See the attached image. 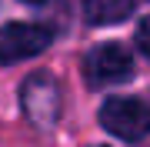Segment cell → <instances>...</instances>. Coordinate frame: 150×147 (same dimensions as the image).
Returning a JSON list of instances; mask_svg holds the SVG:
<instances>
[{"mask_svg": "<svg viewBox=\"0 0 150 147\" xmlns=\"http://www.w3.org/2000/svg\"><path fill=\"white\" fill-rule=\"evenodd\" d=\"M20 104H23V114L37 127L57 124V117H60V84H57V77L47 74V70L30 74L20 87Z\"/></svg>", "mask_w": 150, "mask_h": 147, "instance_id": "obj_1", "label": "cell"}, {"mask_svg": "<svg viewBox=\"0 0 150 147\" xmlns=\"http://www.w3.org/2000/svg\"><path fill=\"white\" fill-rule=\"evenodd\" d=\"M50 40H54V30L47 23H33V20L7 23V27H0V64L37 57L40 50L50 47Z\"/></svg>", "mask_w": 150, "mask_h": 147, "instance_id": "obj_2", "label": "cell"}, {"mask_svg": "<svg viewBox=\"0 0 150 147\" xmlns=\"http://www.w3.org/2000/svg\"><path fill=\"white\" fill-rule=\"evenodd\" d=\"M83 74L93 87H103V84H120L130 80L134 74V57L130 50H123L120 44H97L87 50L83 57Z\"/></svg>", "mask_w": 150, "mask_h": 147, "instance_id": "obj_3", "label": "cell"}, {"mask_svg": "<svg viewBox=\"0 0 150 147\" xmlns=\"http://www.w3.org/2000/svg\"><path fill=\"white\" fill-rule=\"evenodd\" d=\"M100 124L113 137H123V141L137 144V141H144L150 117H147L144 100H137V97H110L100 107Z\"/></svg>", "mask_w": 150, "mask_h": 147, "instance_id": "obj_4", "label": "cell"}, {"mask_svg": "<svg viewBox=\"0 0 150 147\" xmlns=\"http://www.w3.org/2000/svg\"><path fill=\"white\" fill-rule=\"evenodd\" d=\"M130 10H134V0H87V4H83L87 20L97 23V27L120 23L123 17H130Z\"/></svg>", "mask_w": 150, "mask_h": 147, "instance_id": "obj_5", "label": "cell"}, {"mask_svg": "<svg viewBox=\"0 0 150 147\" xmlns=\"http://www.w3.org/2000/svg\"><path fill=\"white\" fill-rule=\"evenodd\" d=\"M137 47L144 50V54H150V47H147V20L137 23Z\"/></svg>", "mask_w": 150, "mask_h": 147, "instance_id": "obj_6", "label": "cell"}, {"mask_svg": "<svg viewBox=\"0 0 150 147\" xmlns=\"http://www.w3.org/2000/svg\"><path fill=\"white\" fill-rule=\"evenodd\" d=\"M23 4H43V0H23Z\"/></svg>", "mask_w": 150, "mask_h": 147, "instance_id": "obj_7", "label": "cell"}]
</instances>
